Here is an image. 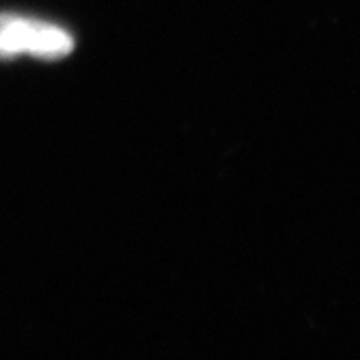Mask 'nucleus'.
Returning <instances> with one entry per match:
<instances>
[{"label":"nucleus","instance_id":"nucleus-1","mask_svg":"<svg viewBox=\"0 0 360 360\" xmlns=\"http://www.w3.org/2000/svg\"><path fill=\"white\" fill-rule=\"evenodd\" d=\"M74 48L68 31L41 20L22 15H0V59L33 55L39 59H61Z\"/></svg>","mask_w":360,"mask_h":360}]
</instances>
